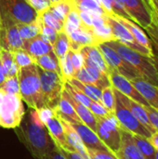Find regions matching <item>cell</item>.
I'll use <instances>...</instances> for the list:
<instances>
[{"mask_svg": "<svg viewBox=\"0 0 158 159\" xmlns=\"http://www.w3.org/2000/svg\"><path fill=\"white\" fill-rule=\"evenodd\" d=\"M14 129L20 141L34 158H45L56 147L47 127L39 119L36 110L29 108L20 124Z\"/></svg>", "mask_w": 158, "mask_h": 159, "instance_id": "1", "label": "cell"}, {"mask_svg": "<svg viewBox=\"0 0 158 159\" xmlns=\"http://www.w3.org/2000/svg\"><path fill=\"white\" fill-rule=\"evenodd\" d=\"M18 78L20 94L27 106L34 110L45 107L46 105L41 89L37 65L33 64L27 67L20 68Z\"/></svg>", "mask_w": 158, "mask_h": 159, "instance_id": "2", "label": "cell"}, {"mask_svg": "<svg viewBox=\"0 0 158 159\" xmlns=\"http://www.w3.org/2000/svg\"><path fill=\"white\" fill-rule=\"evenodd\" d=\"M105 43L114 48L124 59V61L132 66L139 73L142 78L158 87L157 73L151 57L133 50L116 40H112Z\"/></svg>", "mask_w": 158, "mask_h": 159, "instance_id": "3", "label": "cell"}, {"mask_svg": "<svg viewBox=\"0 0 158 159\" xmlns=\"http://www.w3.org/2000/svg\"><path fill=\"white\" fill-rule=\"evenodd\" d=\"M20 95L7 94L0 89V127L16 129L21 122L25 110Z\"/></svg>", "mask_w": 158, "mask_h": 159, "instance_id": "4", "label": "cell"}, {"mask_svg": "<svg viewBox=\"0 0 158 159\" xmlns=\"http://www.w3.org/2000/svg\"><path fill=\"white\" fill-rule=\"evenodd\" d=\"M38 13L27 0H0V20H8L15 24L34 21Z\"/></svg>", "mask_w": 158, "mask_h": 159, "instance_id": "5", "label": "cell"}, {"mask_svg": "<svg viewBox=\"0 0 158 159\" xmlns=\"http://www.w3.org/2000/svg\"><path fill=\"white\" fill-rule=\"evenodd\" d=\"M37 71L40 78L45 105L54 110L61 99L62 90L64 89L65 80L57 73L43 70L38 66Z\"/></svg>", "mask_w": 158, "mask_h": 159, "instance_id": "6", "label": "cell"}, {"mask_svg": "<svg viewBox=\"0 0 158 159\" xmlns=\"http://www.w3.org/2000/svg\"><path fill=\"white\" fill-rule=\"evenodd\" d=\"M96 133L106 147L115 155L121 143V127L114 114L96 117Z\"/></svg>", "mask_w": 158, "mask_h": 159, "instance_id": "7", "label": "cell"}, {"mask_svg": "<svg viewBox=\"0 0 158 159\" xmlns=\"http://www.w3.org/2000/svg\"><path fill=\"white\" fill-rule=\"evenodd\" d=\"M114 115L116 117L122 129L131 132L132 134L143 136L146 138L151 137L152 133L135 118L132 113L121 102V101L116 96H115V105Z\"/></svg>", "mask_w": 158, "mask_h": 159, "instance_id": "8", "label": "cell"}, {"mask_svg": "<svg viewBox=\"0 0 158 159\" xmlns=\"http://www.w3.org/2000/svg\"><path fill=\"white\" fill-rule=\"evenodd\" d=\"M109 69L115 70L117 73L122 75L123 76L127 77L129 80H132L137 77H141L139 73L130 66L124 59L110 46L106 43H101L98 45Z\"/></svg>", "mask_w": 158, "mask_h": 159, "instance_id": "9", "label": "cell"}, {"mask_svg": "<svg viewBox=\"0 0 158 159\" xmlns=\"http://www.w3.org/2000/svg\"><path fill=\"white\" fill-rule=\"evenodd\" d=\"M105 20L108 23V25L110 26L113 35H114V39L118 41L119 43L125 45L126 47L136 50L143 55H146L148 57L153 58L154 53L153 51L148 50L147 48H143L142 46H141L133 37V35L131 34V33L122 24L120 23L117 20H115L113 16H108V15H104Z\"/></svg>", "mask_w": 158, "mask_h": 159, "instance_id": "10", "label": "cell"}, {"mask_svg": "<svg viewBox=\"0 0 158 159\" xmlns=\"http://www.w3.org/2000/svg\"><path fill=\"white\" fill-rule=\"evenodd\" d=\"M108 77H109L111 86L114 89H115L116 90H118L125 96L130 98L131 100L141 103L142 105L145 107L150 106L147 101L139 92V90L134 87V85L131 83L129 79L123 76L122 75H120L119 73H117L115 70H113V69H109Z\"/></svg>", "mask_w": 158, "mask_h": 159, "instance_id": "11", "label": "cell"}, {"mask_svg": "<svg viewBox=\"0 0 158 159\" xmlns=\"http://www.w3.org/2000/svg\"><path fill=\"white\" fill-rule=\"evenodd\" d=\"M23 40L20 37L17 24L8 20L0 21V47L4 50L13 52L22 48Z\"/></svg>", "mask_w": 158, "mask_h": 159, "instance_id": "12", "label": "cell"}, {"mask_svg": "<svg viewBox=\"0 0 158 159\" xmlns=\"http://www.w3.org/2000/svg\"><path fill=\"white\" fill-rule=\"evenodd\" d=\"M125 9L129 15L131 20L136 22L142 28L146 29L152 21L150 8L147 0H121Z\"/></svg>", "mask_w": 158, "mask_h": 159, "instance_id": "13", "label": "cell"}, {"mask_svg": "<svg viewBox=\"0 0 158 159\" xmlns=\"http://www.w3.org/2000/svg\"><path fill=\"white\" fill-rule=\"evenodd\" d=\"M114 92H115V96L121 101V102L132 113V115L135 116V118L153 134L156 130L153 128V126L149 120L148 114L146 111V107L142 105L141 103L131 100L130 98L125 96L124 94H122L121 92H119L115 89H114Z\"/></svg>", "mask_w": 158, "mask_h": 159, "instance_id": "14", "label": "cell"}, {"mask_svg": "<svg viewBox=\"0 0 158 159\" xmlns=\"http://www.w3.org/2000/svg\"><path fill=\"white\" fill-rule=\"evenodd\" d=\"M118 159H145L138 148L133 134L121 128V143L115 153Z\"/></svg>", "mask_w": 158, "mask_h": 159, "instance_id": "15", "label": "cell"}, {"mask_svg": "<svg viewBox=\"0 0 158 159\" xmlns=\"http://www.w3.org/2000/svg\"><path fill=\"white\" fill-rule=\"evenodd\" d=\"M75 131L78 133L81 138L83 143L87 147V149H94V150H102V151H110L106 145L101 141L97 133L85 125L83 122L71 124Z\"/></svg>", "mask_w": 158, "mask_h": 159, "instance_id": "16", "label": "cell"}, {"mask_svg": "<svg viewBox=\"0 0 158 159\" xmlns=\"http://www.w3.org/2000/svg\"><path fill=\"white\" fill-rule=\"evenodd\" d=\"M80 52L84 59V65L96 68L101 72L108 75L109 67L98 46H85L80 48Z\"/></svg>", "mask_w": 158, "mask_h": 159, "instance_id": "17", "label": "cell"}, {"mask_svg": "<svg viewBox=\"0 0 158 159\" xmlns=\"http://www.w3.org/2000/svg\"><path fill=\"white\" fill-rule=\"evenodd\" d=\"M68 36L70 38V46L72 50H80V48L85 46H98L92 29L83 24L69 34Z\"/></svg>", "mask_w": 158, "mask_h": 159, "instance_id": "18", "label": "cell"}, {"mask_svg": "<svg viewBox=\"0 0 158 159\" xmlns=\"http://www.w3.org/2000/svg\"><path fill=\"white\" fill-rule=\"evenodd\" d=\"M45 126L47 127V129L50 136L52 137L57 147H59L61 149L68 150V151H74L66 141V137H65V133H64V129H63L60 117L56 115V113L53 116H51L49 119L47 120V122L45 123Z\"/></svg>", "mask_w": 158, "mask_h": 159, "instance_id": "19", "label": "cell"}, {"mask_svg": "<svg viewBox=\"0 0 158 159\" xmlns=\"http://www.w3.org/2000/svg\"><path fill=\"white\" fill-rule=\"evenodd\" d=\"M130 81L147 101L149 105L158 111V87L142 77H137Z\"/></svg>", "mask_w": 158, "mask_h": 159, "instance_id": "20", "label": "cell"}, {"mask_svg": "<svg viewBox=\"0 0 158 159\" xmlns=\"http://www.w3.org/2000/svg\"><path fill=\"white\" fill-rule=\"evenodd\" d=\"M92 16V32L99 44L109 42L114 39L112 30L105 20L104 15L91 14Z\"/></svg>", "mask_w": 158, "mask_h": 159, "instance_id": "21", "label": "cell"}, {"mask_svg": "<svg viewBox=\"0 0 158 159\" xmlns=\"http://www.w3.org/2000/svg\"><path fill=\"white\" fill-rule=\"evenodd\" d=\"M113 17L117 20L120 23H122L133 35V37L135 38V40L143 48H147L150 51H153L152 49V43L148 37V35L144 33V31L142 30V27H140L136 22H134L131 20L129 19H125L122 17H118L115 15H113Z\"/></svg>", "mask_w": 158, "mask_h": 159, "instance_id": "22", "label": "cell"}, {"mask_svg": "<svg viewBox=\"0 0 158 159\" xmlns=\"http://www.w3.org/2000/svg\"><path fill=\"white\" fill-rule=\"evenodd\" d=\"M61 124H62V127L64 129L66 141H67L68 144L71 146V148L74 152H77L78 154H80L85 159H89L88 158V155L87 147L83 143L81 138L79 137V135L75 131V129L73 128V126L70 123H68L62 119H61Z\"/></svg>", "mask_w": 158, "mask_h": 159, "instance_id": "23", "label": "cell"}, {"mask_svg": "<svg viewBox=\"0 0 158 159\" xmlns=\"http://www.w3.org/2000/svg\"><path fill=\"white\" fill-rule=\"evenodd\" d=\"M63 92L67 98V100L70 102V103L73 105L74 111L76 112L77 116H79L80 120L87 125L88 128H90L92 130L96 132V127H97V122H96V116L91 113L88 107L85 106L84 104L80 103L76 100H74L65 89H63Z\"/></svg>", "mask_w": 158, "mask_h": 159, "instance_id": "24", "label": "cell"}, {"mask_svg": "<svg viewBox=\"0 0 158 159\" xmlns=\"http://www.w3.org/2000/svg\"><path fill=\"white\" fill-rule=\"evenodd\" d=\"M56 115L62 120L70 123V124H74V123H79L82 122L77 116L76 112L74 111L73 105L70 103V102L67 100L63 90L61 96V99L59 101V103L57 107L54 109Z\"/></svg>", "mask_w": 158, "mask_h": 159, "instance_id": "25", "label": "cell"}, {"mask_svg": "<svg viewBox=\"0 0 158 159\" xmlns=\"http://www.w3.org/2000/svg\"><path fill=\"white\" fill-rule=\"evenodd\" d=\"M22 48L31 54L34 59L53 51L52 46L43 41L39 35L28 40H24Z\"/></svg>", "mask_w": 158, "mask_h": 159, "instance_id": "26", "label": "cell"}, {"mask_svg": "<svg viewBox=\"0 0 158 159\" xmlns=\"http://www.w3.org/2000/svg\"><path fill=\"white\" fill-rule=\"evenodd\" d=\"M35 63L41 69L46 70V71L55 72V73H57L58 75H60L61 76L59 59L56 57V55L54 54L53 51H51V52H49V53H47L46 55H43V56H40V57L36 58L35 59Z\"/></svg>", "mask_w": 158, "mask_h": 159, "instance_id": "27", "label": "cell"}, {"mask_svg": "<svg viewBox=\"0 0 158 159\" xmlns=\"http://www.w3.org/2000/svg\"><path fill=\"white\" fill-rule=\"evenodd\" d=\"M70 45V38L68 34L63 30L58 32L55 42L52 45V50L59 60L69 52V50L71 49Z\"/></svg>", "mask_w": 158, "mask_h": 159, "instance_id": "28", "label": "cell"}, {"mask_svg": "<svg viewBox=\"0 0 158 159\" xmlns=\"http://www.w3.org/2000/svg\"><path fill=\"white\" fill-rule=\"evenodd\" d=\"M69 82L71 85L74 86L78 89H80L84 94H86L88 98H90L92 101H96L99 102H102V90L100 88L94 85H89V84H85L80 81H78L75 78H71L66 80Z\"/></svg>", "mask_w": 158, "mask_h": 159, "instance_id": "29", "label": "cell"}, {"mask_svg": "<svg viewBox=\"0 0 158 159\" xmlns=\"http://www.w3.org/2000/svg\"><path fill=\"white\" fill-rule=\"evenodd\" d=\"M19 33L20 34V37L22 40H28L34 37H36L41 33V27H42V20L40 17L38 16L37 19L31 22V23H25V24H17Z\"/></svg>", "mask_w": 158, "mask_h": 159, "instance_id": "30", "label": "cell"}, {"mask_svg": "<svg viewBox=\"0 0 158 159\" xmlns=\"http://www.w3.org/2000/svg\"><path fill=\"white\" fill-rule=\"evenodd\" d=\"M0 62L5 70L7 77L18 75L20 67L15 62L12 52L2 49L0 53Z\"/></svg>", "mask_w": 158, "mask_h": 159, "instance_id": "31", "label": "cell"}, {"mask_svg": "<svg viewBox=\"0 0 158 159\" xmlns=\"http://www.w3.org/2000/svg\"><path fill=\"white\" fill-rule=\"evenodd\" d=\"M73 7L77 10L88 11L90 14L105 15L104 10L102 6L98 4L95 0H70Z\"/></svg>", "mask_w": 158, "mask_h": 159, "instance_id": "32", "label": "cell"}, {"mask_svg": "<svg viewBox=\"0 0 158 159\" xmlns=\"http://www.w3.org/2000/svg\"><path fill=\"white\" fill-rule=\"evenodd\" d=\"M73 7H74L70 0H61L57 3L51 4L48 9L58 20H60L64 23L66 16L68 15V13Z\"/></svg>", "mask_w": 158, "mask_h": 159, "instance_id": "33", "label": "cell"}, {"mask_svg": "<svg viewBox=\"0 0 158 159\" xmlns=\"http://www.w3.org/2000/svg\"><path fill=\"white\" fill-rule=\"evenodd\" d=\"M133 137H134V140H135V143H136L138 148L140 149V151L142 154V156L144 157V158L156 159V150L155 149L153 144L150 143L149 138L136 135V134H133Z\"/></svg>", "mask_w": 158, "mask_h": 159, "instance_id": "34", "label": "cell"}, {"mask_svg": "<svg viewBox=\"0 0 158 159\" xmlns=\"http://www.w3.org/2000/svg\"><path fill=\"white\" fill-rule=\"evenodd\" d=\"M81 25H82V22L79 17V11L76 8L73 7L68 13V15L66 16V19L64 20L63 31L67 34H69L74 30H76L78 27H80Z\"/></svg>", "mask_w": 158, "mask_h": 159, "instance_id": "35", "label": "cell"}, {"mask_svg": "<svg viewBox=\"0 0 158 159\" xmlns=\"http://www.w3.org/2000/svg\"><path fill=\"white\" fill-rule=\"evenodd\" d=\"M38 16L40 17L42 22L44 25L48 26L50 28H52L53 30H55L56 32H61L63 30V22L61 21L60 20H58L51 12L50 10L47 8L45 11L41 12L38 14Z\"/></svg>", "mask_w": 158, "mask_h": 159, "instance_id": "36", "label": "cell"}, {"mask_svg": "<svg viewBox=\"0 0 158 159\" xmlns=\"http://www.w3.org/2000/svg\"><path fill=\"white\" fill-rule=\"evenodd\" d=\"M12 53H13L14 61L20 68H23V67H27L29 65L36 64L35 59L31 54H29L26 50H24L23 48L15 50Z\"/></svg>", "mask_w": 158, "mask_h": 159, "instance_id": "37", "label": "cell"}, {"mask_svg": "<svg viewBox=\"0 0 158 159\" xmlns=\"http://www.w3.org/2000/svg\"><path fill=\"white\" fill-rule=\"evenodd\" d=\"M59 62H60V68H61V73L62 78L65 81L73 78L74 76L75 71H74V68L73 66L69 52L65 56H63L61 59H60Z\"/></svg>", "mask_w": 158, "mask_h": 159, "instance_id": "38", "label": "cell"}, {"mask_svg": "<svg viewBox=\"0 0 158 159\" xmlns=\"http://www.w3.org/2000/svg\"><path fill=\"white\" fill-rule=\"evenodd\" d=\"M64 89L77 102H79L80 103L84 104L87 107H89L90 102H91V99L88 98L86 94H84L80 89H78L77 88H75L74 86L71 85L69 82L65 81L64 83Z\"/></svg>", "mask_w": 158, "mask_h": 159, "instance_id": "39", "label": "cell"}, {"mask_svg": "<svg viewBox=\"0 0 158 159\" xmlns=\"http://www.w3.org/2000/svg\"><path fill=\"white\" fill-rule=\"evenodd\" d=\"M102 103L110 113L114 114L115 96L114 92V88L112 86H108L102 90Z\"/></svg>", "mask_w": 158, "mask_h": 159, "instance_id": "40", "label": "cell"}, {"mask_svg": "<svg viewBox=\"0 0 158 159\" xmlns=\"http://www.w3.org/2000/svg\"><path fill=\"white\" fill-rule=\"evenodd\" d=\"M0 89L7 94L20 95V85L18 75L9 76L5 79V81L0 85Z\"/></svg>", "mask_w": 158, "mask_h": 159, "instance_id": "41", "label": "cell"}, {"mask_svg": "<svg viewBox=\"0 0 158 159\" xmlns=\"http://www.w3.org/2000/svg\"><path fill=\"white\" fill-rule=\"evenodd\" d=\"M57 33L55 30H53L52 28L46 26L43 24L42 22V27H41V33L39 34V36L41 37V39L43 41H45L46 43L49 44V45H53V43L55 42L56 36H57Z\"/></svg>", "mask_w": 158, "mask_h": 159, "instance_id": "42", "label": "cell"}, {"mask_svg": "<svg viewBox=\"0 0 158 159\" xmlns=\"http://www.w3.org/2000/svg\"><path fill=\"white\" fill-rule=\"evenodd\" d=\"M88 108L96 117H104V116H107L110 114H112L102 105V102H99L96 101H91Z\"/></svg>", "mask_w": 158, "mask_h": 159, "instance_id": "43", "label": "cell"}, {"mask_svg": "<svg viewBox=\"0 0 158 159\" xmlns=\"http://www.w3.org/2000/svg\"><path fill=\"white\" fill-rule=\"evenodd\" d=\"M88 155L89 159H118L111 151L88 149Z\"/></svg>", "mask_w": 158, "mask_h": 159, "instance_id": "44", "label": "cell"}, {"mask_svg": "<svg viewBox=\"0 0 158 159\" xmlns=\"http://www.w3.org/2000/svg\"><path fill=\"white\" fill-rule=\"evenodd\" d=\"M111 6H112V10H113L114 15L131 20L127 10L125 9L124 4L121 0H111Z\"/></svg>", "mask_w": 158, "mask_h": 159, "instance_id": "45", "label": "cell"}, {"mask_svg": "<svg viewBox=\"0 0 158 159\" xmlns=\"http://www.w3.org/2000/svg\"><path fill=\"white\" fill-rule=\"evenodd\" d=\"M69 54L71 57V61L73 63V66L74 68V71L80 70L84 66V59L80 52V50H69Z\"/></svg>", "mask_w": 158, "mask_h": 159, "instance_id": "46", "label": "cell"}, {"mask_svg": "<svg viewBox=\"0 0 158 159\" xmlns=\"http://www.w3.org/2000/svg\"><path fill=\"white\" fill-rule=\"evenodd\" d=\"M27 2L38 14L47 9L51 5L48 0H27Z\"/></svg>", "mask_w": 158, "mask_h": 159, "instance_id": "47", "label": "cell"}, {"mask_svg": "<svg viewBox=\"0 0 158 159\" xmlns=\"http://www.w3.org/2000/svg\"><path fill=\"white\" fill-rule=\"evenodd\" d=\"M36 113H37V116H38L39 119L41 120V122L44 125H45V123L47 122V119H49L51 116H53L55 115V111L53 109H51V108L47 107V106L42 107L40 109H37Z\"/></svg>", "mask_w": 158, "mask_h": 159, "instance_id": "48", "label": "cell"}, {"mask_svg": "<svg viewBox=\"0 0 158 159\" xmlns=\"http://www.w3.org/2000/svg\"><path fill=\"white\" fill-rule=\"evenodd\" d=\"M146 111L153 128L155 129L156 131H158V111L151 106L146 107Z\"/></svg>", "mask_w": 158, "mask_h": 159, "instance_id": "49", "label": "cell"}, {"mask_svg": "<svg viewBox=\"0 0 158 159\" xmlns=\"http://www.w3.org/2000/svg\"><path fill=\"white\" fill-rule=\"evenodd\" d=\"M79 11V17L81 20V22L83 25L92 29V16L89 12L84 11V10H78Z\"/></svg>", "mask_w": 158, "mask_h": 159, "instance_id": "50", "label": "cell"}, {"mask_svg": "<svg viewBox=\"0 0 158 159\" xmlns=\"http://www.w3.org/2000/svg\"><path fill=\"white\" fill-rule=\"evenodd\" d=\"M59 150L61 151V153L64 156V157L66 159H85L77 152L68 151V150H64V149H61V148H59Z\"/></svg>", "mask_w": 158, "mask_h": 159, "instance_id": "51", "label": "cell"}, {"mask_svg": "<svg viewBox=\"0 0 158 159\" xmlns=\"http://www.w3.org/2000/svg\"><path fill=\"white\" fill-rule=\"evenodd\" d=\"M43 159H66L64 157V156L61 153V151L59 150V148L56 146L55 149L49 154L47 155L45 158Z\"/></svg>", "mask_w": 158, "mask_h": 159, "instance_id": "52", "label": "cell"}, {"mask_svg": "<svg viewBox=\"0 0 158 159\" xmlns=\"http://www.w3.org/2000/svg\"><path fill=\"white\" fill-rule=\"evenodd\" d=\"M149 141L153 144V146L155 147V149L156 151H158V131H155L151 135V137L149 138Z\"/></svg>", "mask_w": 158, "mask_h": 159, "instance_id": "53", "label": "cell"}, {"mask_svg": "<svg viewBox=\"0 0 158 159\" xmlns=\"http://www.w3.org/2000/svg\"><path fill=\"white\" fill-rule=\"evenodd\" d=\"M152 49H153V53H154V56H153V61H154V64H155V67L156 69V73H157L158 76V48H156L155 46L152 45Z\"/></svg>", "mask_w": 158, "mask_h": 159, "instance_id": "54", "label": "cell"}, {"mask_svg": "<svg viewBox=\"0 0 158 159\" xmlns=\"http://www.w3.org/2000/svg\"><path fill=\"white\" fill-rule=\"evenodd\" d=\"M7 78V75H6V73H5V70L0 62V85L5 81V79Z\"/></svg>", "mask_w": 158, "mask_h": 159, "instance_id": "55", "label": "cell"}, {"mask_svg": "<svg viewBox=\"0 0 158 159\" xmlns=\"http://www.w3.org/2000/svg\"><path fill=\"white\" fill-rule=\"evenodd\" d=\"M151 2V1H150ZM152 4H153V6H154V7L156 8V10L158 12V0H154L153 2H151Z\"/></svg>", "mask_w": 158, "mask_h": 159, "instance_id": "56", "label": "cell"}, {"mask_svg": "<svg viewBox=\"0 0 158 159\" xmlns=\"http://www.w3.org/2000/svg\"><path fill=\"white\" fill-rule=\"evenodd\" d=\"M51 4H54V3H57V2H59V1H61V0H48Z\"/></svg>", "mask_w": 158, "mask_h": 159, "instance_id": "57", "label": "cell"}, {"mask_svg": "<svg viewBox=\"0 0 158 159\" xmlns=\"http://www.w3.org/2000/svg\"><path fill=\"white\" fill-rule=\"evenodd\" d=\"M156 159H158V151L156 152Z\"/></svg>", "mask_w": 158, "mask_h": 159, "instance_id": "58", "label": "cell"}, {"mask_svg": "<svg viewBox=\"0 0 158 159\" xmlns=\"http://www.w3.org/2000/svg\"><path fill=\"white\" fill-rule=\"evenodd\" d=\"M1 50H2V48H1V47H0V53H1Z\"/></svg>", "mask_w": 158, "mask_h": 159, "instance_id": "59", "label": "cell"}, {"mask_svg": "<svg viewBox=\"0 0 158 159\" xmlns=\"http://www.w3.org/2000/svg\"><path fill=\"white\" fill-rule=\"evenodd\" d=\"M149 1H151V2H153V1H154V0H149Z\"/></svg>", "mask_w": 158, "mask_h": 159, "instance_id": "60", "label": "cell"}]
</instances>
